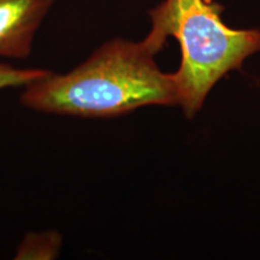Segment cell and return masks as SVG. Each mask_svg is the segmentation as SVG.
I'll return each mask as SVG.
<instances>
[{"label": "cell", "mask_w": 260, "mask_h": 260, "mask_svg": "<svg viewBox=\"0 0 260 260\" xmlns=\"http://www.w3.org/2000/svg\"><path fill=\"white\" fill-rule=\"evenodd\" d=\"M63 236L57 230L29 233L16 249V260H52L59 256Z\"/></svg>", "instance_id": "277c9868"}, {"label": "cell", "mask_w": 260, "mask_h": 260, "mask_svg": "<svg viewBox=\"0 0 260 260\" xmlns=\"http://www.w3.org/2000/svg\"><path fill=\"white\" fill-rule=\"evenodd\" d=\"M223 11L214 0H164L149 11V34L164 44L170 37L180 44L182 59L174 77L188 118L197 115L223 76L260 52V29L228 27Z\"/></svg>", "instance_id": "7a4b0ae2"}, {"label": "cell", "mask_w": 260, "mask_h": 260, "mask_svg": "<svg viewBox=\"0 0 260 260\" xmlns=\"http://www.w3.org/2000/svg\"><path fill=\"white\" fill-rule=\"evenodd\" d=\"M164 44L148 34L142 41L113 39L67 74L52 71L24 86L21 103L51 115L116 117L148 105H180L174 74L154 57Z\"/></svg>", "instance_id": "6da1fadb"}, {"label": "cell", "mask_w": 260, "mask_h": 260, "mask_svg": "<svg viewBox=\"0 0 260 260\" xmlns=\"http://www.w3.org/2000/svg\"><path fill=\"white\" fill-rule=\"evenodd\" d=\"M54 0H0V58L29 57Z\"/></svg>", "instance_id": "3957f363"}, {"label": "cell", "mask_w": 260, "mask_h": 260, "mask_svg": "<svg viewBox=\"0 0 260 260\" xmlns=\"http://www.w3.org/2000/svg\"><path fill=\"white\" fill-rule=\"evenodd\" d=\"M47 73L48 70L45 69H17L0 63V90L11 87H24Z\"/></svg>", "instance_id": "5b68a950"}]
</instances>
